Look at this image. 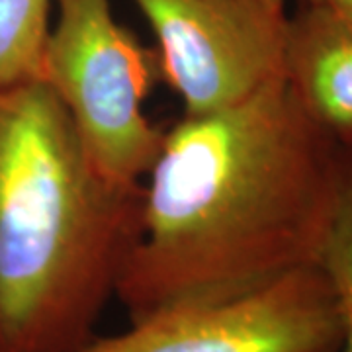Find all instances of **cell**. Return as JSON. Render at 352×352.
<instances>
[{"mask_svg":"<svg viewBox=\"0 0 352 352\" xmlns=\"http://www.w3.org/2000/svg\"><path fill=\"white\" fill-rule=\"evenodd\" d=\"M351 166L284 76L235 106L184 113L145 175L141 235L116 292L129 321L319 264Z\"/></svg>","mask_w":352,"mask_h":352,"instance_id":"6da1fadb","label":"cell"},{"mask_svg":"<svg viewBox=\"0 0 352 352\" xmlns=\"http://www.w3.org/2000/svg\"><path fill=\"white\" fill-rule=\"evenodd\" d=\"M143 182L88 159L41 78L0 88V352L92 339L141 235Z\"/></svg>","mask_w":352,"mask_h":352,"instance_id":"7a4b0ae2","label":"cell"},{"mask_svg":"<svg viewBox=\"0 0 352 352\" xmlns=\"http://www.w3.org/2000/svg\"><path fill=\"white\" fill-rule=\"evenodd\" d=\"M55 8L38 78L61 102L102 175L138 184L164 135L143 110L161 75L157 51L113 18L110 0H55Z\"/></svg>","mask_w":352,"mask_h":352,"instance_id":"3957f363","label":"cell"},{"mask_svg":"<svg viewBox=\"0 0 352 352\" xmlns=\"http://www.w3.org/2000/svg\"><path fill=\"white\" fill-rule=\"evenodd\" d=\"M337 294L314 264L227 300L164 307L73 352H339Z\"/></svg>","mask_w":352,"mask_h":352,"instance_id":"277c9868","label":"cell"},{"mask_svg":"<svg viewBox=\"0 0 352 352\" xmlns=\"http://www.w3.org/2000/svg\"><path fill=\"white\" fill-rule=\"evenodd\" d=\"M186 116L223 110L282 78L286 6L263 0H133Z\"/></svg>","mask_w":352,"mask_h":352,"instance_id":"5b68a950","label":"cell"},{"mask_svg":"<svg viewBox=\"0 0 352 352\" xmlns=\"http://www.w3.org/2000/svg\"><path fill=\"white\" fill-rule=\"evenodd\" d=\"M284 80L305 113L352 151V30L325 10L302 4L288 16Z\"/></svg>","mask_w":352,"mask_h":352,"instance_id":"8992f818","label":"cell"},{"mask_svg":"<svg viewBox=\"0 0 352 352\" xmlns=\"http://www.w3.org/2000/svg\"><path fill=\"white\" fill-rule=\"evenodd\" d=\"M55 0H0V88L36 78Z\"/></svg>","mask_w":352,"mask_h":352,"instance_id":"52a82bcc","label":"cell"},{"mask_svg":"<svg viewBox=\"0 0 352 352\" xmlns=\"http://www.w3.org/2000/svg\"><path fill=\"white\" fill-rule=\"evenodd\" d=\"M319 266L333 284L342 319L339 352H352V166L339 214L329 233Z\"/></svg>","mask_w":352,"mask_h":352,"instance_id":"ba28073f","label":"cell"},{"mask_svg":"<svg viewBox=\"0 0 352 352\" xmlns=\"http://www.w3.org/2000/svg\"><path fill=\"white\" fill-rule=\"evenodd\" d=\"M303 4H311L325 10L352 30V0H303Z\"/></svg>","mask_w":352,"mask_h":352,"instance_id":"9c48e42d","label":"cell"},{"mask_svg":"<svg viewBox=\"0 0 352 352\" xmlns=\"http://www.w3.org/2000/svg\"><path fill=\"white\" fill-rule=\"evenodd\" d=\"M263 2H270V4H278V6H286V0H263Z\"/></svg>","mask_w":352,"mask_h":352,"instance_id":"30bf717a","label":"cell"}]
</instances>
